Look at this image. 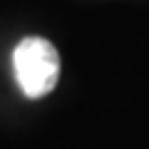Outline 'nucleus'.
<instances>
[{"instance_id": "1", "label": "nucleus", "mask_w": 149, "mask_h": 149, "mask_svg": "<svg viewBox=\"0 0 149 149\" xmlns=\"http://www.w3.org/2000/svg\"><path fill=\"white\" fill-rule=\"evenodd\" d=\"M15 77L27 97H45L52 92L60 77L57 50L42 37H27L15 47L13 55Z\"/></svg>"}]
</instances>
